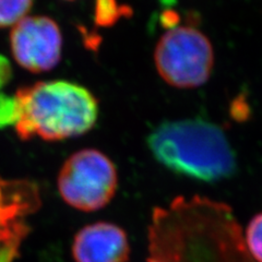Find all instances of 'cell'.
<instances>
[{
  "label": "cell",
  "mask_w": 262,
  "mask_h": 262,
  "mask_svg": "<svg viewBox=\"0 0 262 262\" xmlns=\"http://www.w3.org/2000/svg\"><path fill=\"white\" fill-rule=\"evenodd\" d=\"M145 262H255L227 204L203 196H179L155 209Z\"/></svg>",
  "instance_id": "6da1fadb"
},
{
  "label": "cell",
  "mask_w": 262,
  "mask_h": 262,
  "mask_svg": "<svg viewBox=\"0 0 262 262\" xmlns=\"http://www.w3.org/2000/svg\"><path fill=\"white\" fill-rule=\"evenodd\" d=\"M21 140L38 137L61 141L86 134L98 116V103L88 89L68 81H45L20 88L14 94Z\"/></svg>",
  "instance_id": "7a4b0ae2"
},
{
  "label": "cell",
  "mask_w": 262,
  "mask_h": 262,
  "mask_svg": "<svg viewBox=\"0 0 262 262\" xmlns=\"http://www.w3.org/2000/svg\"><path fill=\"white\" fill-rule=\"evenodd\" d=\"M153 157L177 174L213 183L234 174L235 154L224 133L201 119L166 121L147 138Z\"/></svg>",
  "instance_id": "3957f363"
},
{
  "label": "cell",
  "mask_w": 262,
  "mask_h": 262,
  "mask_svg": "<svg viewBox=\"0 0 262 262\" xmlns=\"http://www.w3.org/2000/svg\"><path fill=\"white\" fill-rule=\"evenodd\" d=\"M154 62L160 77L168 85L195 89L209 80L214 51L210 39L192 24L174 26L160 37Z\"/></svg>",
  "instance_id": "277c9868"
},
{
  "label": "cell",
  "mask_w": 262,
  "mask_h": 262,
  "mask_svg": "<svg viewBox=\"0 0 262 262\" xmlns=\"http://www.w3.org/2000/svg\"><path fill=\"white\" fill-rule=\"evenodd\" d=\"M57 185L62 200L70 207L94 212L107 206L116 193L117 169L101 151L84 149L63 163Z\"/></svg>",
  "instance_id": "5b68a950"
},
{
  "label": "cell",
  "mask_w": 262,
  "mask_h": 262,
  "mask_svg": "<svg viewBox=\"0 0 262 262\" xmlns=\"http://www.w3.org/2000/svg\"><path fill=\"white\" fill-rule=\"evenodd\" d=\"M10 48L14 60L26 70L33 73L52 70L61 59L59 26L49 16H26L12 27Z\"/></svg>",
  "instance_id": "8992f818"
},
{
  "label": "cell",
  "mask_w": 262,
  "mask_h": 262,
  "mask_svg": "<svg viewBox=\"0 0 262 262\" xmlns=\"http://www.w3.org/2000/svg\"><path fill=\"white\" fill-rule=\"evenodd\" d=\"M39 206V190L34 183L0 176V249L23 242L29 233L27 219Z\"/></svg>",
  "instance_id": "52a82bcc"
},
{
  "label": "cell",
  "mask_w": 262,
  "mask_h": 262,
  "mask_svg": "<svg viewBox=\"0 0 262 262\" xmlns=\"http://www.w3.org/2000/svg\"><path fill=\"white\" fill-rule=\"evenodd\" d=\"M130 245L122 228L107 222L84 226L75 236V262H128Z\"/></svg>",
  "instance_id": "ba28073f"
},
{
  "label": "cell",
  "mask_w": 262,
  "mask_h": 262,
  "mask_svg": "<svg viewBox=\"0 0 262 262\" xmlns=\"http://www.w3.org/2000/svg\"><path fill=\"white\" fill-rule=\"evenodd\" d=\"M34 0H0V29L15 26L26 18Z\"/></svg>",
  "instance_id": "9c48e42d"
},
{
  "label": "cell",
  "mask_w": 262,
  "mask_h": 262,
  "mask_svg": "<svg viewBox=\"0 0 262 262\" xmlns=\"http://www.w3.org/2000/svg\"><path fill=\"white\" fill-rule=\"evenodd\" d=\"M244 242L251 259L262 262V212L250 220L244 233Z\"/></svg>",
  "instance_id": "30bf717a"
},
{
  "label": "cell",
  "mask_w": 262,
  "mask_h": 262,
  "mask_svg": "<svg viewBox=\"0 0 262 262\" xmlns=\"http://www.w3.org/2000/svg\"><path fill=\"white\" fill-rule=\"evenodd\" d=\"M19 118L18 103L14 95L0 93V128L15 125Z\"/></svg>",
  "instance_id": "8fae6325"
},
{
  "label": "cell",
  "mask_w": 262,
  "mask_h": 262,
  "mask_svg": "<svg viewBox=\"0 0 262 262\" xmlns=\"http://www.w3.org/2000/svg\"><path fill=\"white\" fill-rule=\"evenodd\" d=\"M118 11L116 0H97V21L103 24L113 22Z\"/></svg>",
  "instance_id": "7c38bea8"
},
{
  "label": "cell",
  "mask_w": 262,
  "mask_h": 262,
  "mask_svg": "<svg viewBox=\"0 0 262 262\" xmlns=\"http://www.w3.org/2000/svg\"><path fill=\"white\" fill-rule=\"evenodd\" d=\"M22 242H14L0 249V262H14L18 257Z\"/></svg>",
  "instance_id": "4fadbf2b"
},
{
  "label": "cell",
  "mask_w": 262,
  "mask_h": 262,
  "mask_svg": "<svg viewBox=\"0 0 262 262\" xmlns=\"http://www.w3.org/2000/svg\"><path fill=\"white\" fill-rule=\"evenodd\" d=\"M12 77L10 62L4 56H0V89L5 86Z\"/></svg>",
  "instance_id": "5bb4252c"
},
{
  "label": "cell",
  "mask_w": 262,
  "mask_h": 262,
  "mask_svg": "<svg viewBox=\"0 0 262 262\" xmlns=\"http://www.w3.org/2000/svg\"><path fill=\"white\" fill-rule=\"evenodd\" d=\"M66 2H75V0H66Z\"/></svg>",
  "instance_id": "9a60e30c"
}]
</instances>
